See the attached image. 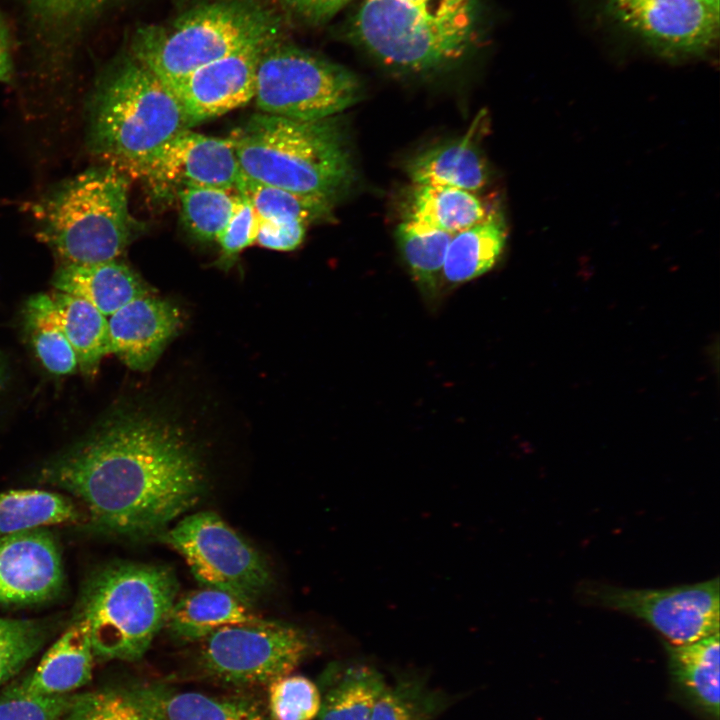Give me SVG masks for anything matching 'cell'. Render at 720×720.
Here are the masks:
<instances>
[{"mask_svg":"<svg viewBox=\"0 0 720 720\" xmlns=\"http://www.w3.org/2000/svg\"><path fill=\"white\" fill-rule=\"evenodd\" d=\"M177 592L176 576L165 566L123 562L96 571L82 591L76 616L87 625L94 657H142L165 625Z\"/></svg>","mask_w":720,"mask_h":720,"instance_id":"5","label":"cell"},{"mask_svg":"<svg viewBox=\"0 0 720 720\" xmlns=\"http://www.w3.org/2000/svg\"><path fill=\"white\" fill-rule=\"evenodd\" d=\"M239 197L237 190L207 186L186 187L176 195L185 228L203 241L217 240Z\"/></svg>","mask_w":720,"mask_h":720,"instance_id":"32","label":"cell"},{"mask_svg":"<svg viewBox=\"0 0 720 720\" xmlns=\"http://www.w3.org/2000/svg\"><path fill=\"white\" fill-rule=\"evenodd\" d=\"M59 545L45 528L0 537V605H33L56 598L64 587Z\"/></svg>","mask_w":720,"mask_h":720,"instance_id":"15","label":"cell"},{"mask_svg":"<svg viewBox=\"0 0 720 720\" xmlns=\"http://www.w3.org/2000/svg\"><path fill=\"white\" fill-rule=\"evenodd\" d=\"M350 33L385 66L425 73L454 64L471 50L477 38V12H447L402 0H364Z\"/></svg>","mask_w":720,"mask_h":720,"instance_id":"7","label":"cell"},{"mask_svg":"<svg viewBox=\"0 0 720 720\" xmlns=\"http://www.w3.org/2000/svg\"><path fill=\"white\" fill-rule=\"evenodd\" d=\"M306 227L297 220L258 218L255 243L272 250L291 251L303 242Z\"/></svg>","mask_w":720,"mask_h":720,"instance_id":"38","label":"cell"},{"mask_svg":"<svg viewBox=\"0 0 720 720\" xmlns=\"http://www.w3.org/2000/svg\"><path fill=\"white\" fill-rule=\"evenodd\" d=\"M395 235L417 288L427 300L436 299L442 288L443 266L453 234L403 220Z\"/></svg>","mask_w":720,"mask_h":720,"instance_id":"28","label":"cell"},{"mask_svg":"<svg viewBox=\"0 0 720 720\" xmlns=\"http://www.w3.org/2000/svg\"><path fill=\"white\" fill-rule=\"evenodd\" d=\"M184 129L172 90L134 57L101 80L88 105L90 152L130 179H139L158 149Z\"/></svg>","mask_w":720,"mask_h":720,"instance_id":"3","label":"cell"},{"mask_svg":"<svg viewBox=\"0 0 720 720\" xmlns=\"http://www.w3.org/2000/svg\"><path fill=\"white\" fill-rule=\"evenodd\" d=\"M241 178L231 136L212 137L188 128L158 149L139 179L155 199L169 201L190 186L237 190Z\"/></svg>","mask_w":720,"mask_h":720,"instance_id":"12","label":"cell"},{"mask_svg":"<svg viewBox=\"0 0 720 720\" xmlns=\"http://www.w3.org/2000/svg\"><path fill=\"white\" fill-rule=\"evenodd\" d=\"M625 26L672 54L699 53L718 37L719 12L704 0H607Z\"/></svg>","mask_w":720,"mask_h":720,"instance_id":"13","label":"cell"},{"mask_svg":"<svg viewBox=\"0 0 720 720\" xmlns=\"http://www.w3.org/2000/svg\"><path fill=\"white\" fill-rule=\"evenodd\" d=\"M48 635L47 625L40 621L0 617V687L39 652Z\"/></svg>","mask_w":720,"mask_h":720,"instance_id":"34","label":"cell"},{"mask_svg":"<svg viewBox=\"0 0 720 720\" xmlns=\"http://www.w3.org/2000/svg\"><path fill=\"white\" fill-rule=\"evenodd\" d=\"M675 677L708 714L719 718V633L694 642L666 644Z\"/></svg>","mask_w":720,"mask_h":720,"instance_id":"27","label":"cell"},{"mask_svg":"<svg viewBox=\"0 0 720 720\" xmlns=\"http://www.w3.org/2000/svg\"><path fill=\"white\" fill-rule=\"evenodd\" d=\"M257 226L258 217L252 205L240 194L234 213L216 240L223 265L231 263L242 250L255 243Z\"/></svg>","mask_w":720,"mask_h":720,"instance_id":"37","label":"cell"},{"mask_svg":"<svg viewBox=\"0 0 720 720\" xmlns=\"http://www.w3.org/2000/svg\"><path fill=\"white\" fill-rule=\"evenodd\" d=\"M237 191L260 219L297 220L306 225L329 219L332 201L251 180L242 174Z\"/></svg>","mask_w":720,"mask_h":720,"instance_id":"31","label":"cell"},{"mask_svg":"<svg viewBox=\"0 0 720 720\" xmlns=\"http://www.w3.org/2000/svg\"><path fill=\"white\" fill-rule=\"evenodd\" d=\"M24 326L37 358L48 372L65 376L78 370L75 352L49 293H39L27 300Z\"/></svg>","mask_w":720,"mask_h":720,"instance_id":"29","label":"cell"},{"mask_svg":"<svg viewBox=\"0 0 720 720\" xmlns=\"http://www.w3.org/2000/svg\"><path fill=\"white\" fill-rule=\"evenodd\" d=\"M94 658L87 625L75 618L20 681L27 692L37 695L74 693L91 682Z\"/></svg>","mask_w":720,"mask_h":720,"instance_id":"19","label":"cell"},{"mask_svg":"<svg viewBox=\"0 0 720 720\" xmlns=\"http://www.w3.org/2000/svg\"><path fill=\"white\" fill-rule=\"evenodd\" d=\"M448 12H477V0H402Z\"/></svg>","mask_w":720,"mask_h":720,"instance_id":"41","label":"cell"},{"mask_svg":"<svg viewBox=\"0 0 720 720\" xmlns=\"http://www.w3.org/2000/svg\"><path fill=\"white\" fill-rule=\"evenodd\" d=\"M314 650L302 628L273 620L229 625L202 639L200 662L213 677L237 685L270 684Z\"/></svg>","mask_w":720,"mask_h":720,"instance_id":"10","label":"cell"},{"mask_svg":"<svg viewBox=\"0 0 720 720\" xmlns=\"http://www.w3.org/2000/svg\"><path fill=\"white\" fill-rule=\"evenodd\" d=\"M159 536L183 557L201 587L226 592L249 607L272 587L266 561L215 512L190 514Z\"/></svg>","mask_w":720,"mask_h":720,"instance_id":"9","label":"cell"},{"mask_svg":"<svg viewBox=\"0 0 720 720\" xmlns=\"http://www.w3.org/2000/svg\"><path fill=\"white\" fill-rule=\"evenodd\" d=\"M269 45L236 51L167 85L180 104L188 128L226 114L254 98L258 62Z\"/></svg>","mask_w":720,"mask_h":720,"instance_id":"14","label":"cell"},{"mask_svg":"<svg viewBox=\"0 0 720 720\" xmlns=\"http://www.w3.org/2000/svg\"><path fill=\"white\" fill-rule=\"evenodd\" d=\"M360 96L353 72L306 50L272 43L259 59L253 99L261 113L320 120L348 109Z\"/></svg>","mask_w":720,"mask_h":720,"instance_id":"8","label":"cell"},{"mask_svg":"<svg viewBox=\"0 0 720 720\" xmlns=\"http://www.w3.org/2000/svg\"><path fill=\"white\" fill-rule=\"evenodd\" d=\"M12 76V60L10 53L9 34L6 24L0 15V82L10 81Z\"/></svg>","mask_w":720,"mask_h":720,"instance_id":"42","label":"cell"},{"mask_svg":"<svg viewBox=\"0 0 720 720\" xmlns=\"http://www.w3.org/2000/svg\"><path fill=\"white\" fill-rule=\"evenodd\" d=\"M129 183L126 175L102 164L57 184L31 207L39 241L60 264L118 259L134 227Z\"/></svg>","mask_w":720,"mask_h":720,"instance_id":"4","label":"cell"},{"mask_svg":"<svg viewBox=\"0 0 720 720\" xmlns=\"http://www.w3.org/2000/svg\"><path fill=\"white\" fill-rule=\"evenodd\" d=\"M387 685L384 675L368 663L358 660L331 663L323 676L316 720H370Z\"/></svg>","mask_w":720,"mask_h":720,"instance_id":"20","label":"cell"},{"mask_svg":"<svg viewBox=\"0 0 720 720\" xmlns=\"http://www.w3.org/2000/svg\"><path fill=\"white\" fill-rule=\"evenodd\" d=\"M506 240L503 216L496 211L483 221L455 233L447 248L443 281L454 286L482 276L495 265Z\"/></svg>","mask_w":720,"mask_h":720,"instance_id":"23","label":"cell"},{"mask_svg":"<svg viewBox=\"0 0 720 720\" xmlns=\"http://www.w3.org/2000/svg\"><path fill=\"white\" fill-rule=\"evenodd\" d=\"M152 720H270L254 702L197 692L137 688Z\"/></svg>","mask_w":720,"mask_h":720,"instance_id":"24","label":"cell"},{"mask_svg":"<svg viewBox=\"0 0 720 720\" xmlns=\"http://www.w3.org/2000/svg\"><path fill=\"white\" fill-rule=\"evenodd\" d=\"M84 509L71 497L41 489L0 492V537L60 524L86 523Z\"/></svg>","mask_w":720,"mask_h":720,"instance_id":"25","label":"cell"},{"mask_svg":"<svg viewBox=\"0 0 720 720\" xmlns=\"http://www.w3.org/2000/svg\"><path fill=\"white\" fill-rule=\"evenodd\" d=\"M278 28L275 15L258 0H217L169 24L140 29L133 57L170 85L226 55L273 43Z\"/></svg>","mask_w":720,"mask_h":720,"instance_id":"6","label":"cell"},{"mask_svg":"<svg viewBox=\"0 0 720 720\" xmlns=\"http://www.w3.org/2000/svg\"><path fill=\"white\" fill-rule=\"evenodd\" d=\"M107 319L110 353L139 371L154 365L180 322L172 304L151 294L129 302Z\"/></svg>","mask_w":720,"mask_h":720,"instance_id":"16","label":"cell"},{"mask_svg":"<svg viewBox=\"0 0 720 720\" xmlns=\"http://www.w3.org/2000/svg\"><path fill=\"white\" fill-rule=\"evenodd\" d=\"M451 697L416 674L400 675L378 699L370 720H437Z\"/></svg>","mask_w":720,"mask_h":720,"instance_id":"30","label":"cell"},{"mask_svg":"<svg viewBox=\"0 0 720 720\" xmlns=\"http://www.w3.org/2000/svg\"><path fill=\"white\" fill-rule=\"evenodd\" d=\"M62 720H152L136 689L76 693Z\"/></svg>","mask_w":720,"mask_h":720,"instance_id":"33","label":"cell"},{"mask_svg":"<svg viewBox=\"0 0 720 720\" xmlns=\"http://www.w3.org/2000/svg\"><path fill=\"white\" fill-rule=\"evenodd\" d=\"M262 619L252 611V607L232 595L202 587L175 600L165 625L175 637L195 641L225 626Z\"/></svg>","mask_w":720,"mask_h":720,"instance_id":"21","label":"cell"},{"mask_svg":"<svg viewBox=\"0 0 720 720\" xmlns=\"http://www.w3.org/2000/svg\"><path fill=\"white\" fill-rule=\"evenodd\" d=\"M581 598L592 605L633 616L680 645L719 633V578L661 589H634L585 583Z\"/></svg>","mask_w":720,"mask_h":720,"instance_id":"11","label":"cell"},{"mask_svg":"<svg viewBox=\"0 0 720 720\" xmlns=\"http://www.w3.org/2000/svg\"><path fill=\"white\" fill-rule=\"evenodd\" d=\"M75 695H37L15 680L0 692V720H62Z\"/></svg>","mask_w":720,"mask_h":720,"instance_id":"36","label":"cell"},{"mask_svg":"<svg viewBox=\"0 0 720 720\" xmlns=\"http://www.w3.org/2000/svg\"><path fill=\"white\" fill-rule=\"evenodd\" d=\"M230 136L251 180L332 202L352 184V159L335 116L297 120L260 112Z\"/></svg>","mask_w":720,"mask_h":720,"instance_id":"2","label":"cell"},{"mask_svg":"<svg viewBox=\"0 0 720 720\" xmlns=\"http://www.w3.org/2000/svg\"><path fill=\"white\" fill-rule=\"evenodd\" d=\"M715 11L719 12V0H704Z\"/></svg>","mask_w":720,"mask_h":720,"instance_id":"44","label":"cell"},{"mask_svg":"<svg viewBox=\"0 0 720 720\" xmlns=\"http://www.w3.org/2000/svg\"><path fill=\"white\" fill-rule=\"evenodd\" d=\"M478 119L461 138L431 146L412 157L406 165L412 183L447 186L474 193L484 188L489 170L475 141Z\"/></svg>","mask_w":720,"mask_h":720,"instance_id":"18","label":"cell"},{"mask_svg":"<svg viewBox=\"0 0 720 720\" xmlns=\"http://www.w3.org/2000/svg\"><path fill=\"white\" fill-rule=\"evenodd\" d=\"M43 19L56 24L81 21L98 10L106 0H28Z\"/></svg>","mask_w":720,"mask_h":720,"instance_id":"39","label":"cell"},{"mask_svg":"<svg viewBox=\"0 0 720 720\" xmlns=\"http://www.w3.org/2000/svg\"><path fill=\"white\" fill-rule=\"evenodd\" d=\"M350 0H281L283 5L298 18L317 24L332 18Z\"/></svg>","mask_w":720,"mask_h":720,"instance_id":"40","label":"cell"},{"mask_svg":"<svg viewBox=\"0 0 720 720\" xmlns=\"http://www.w3.org/2000/svg\"><path fill=\"white\" fill-rule=\"evenodd\" d=\"M490 213L474 192L413 184L406 199L404 220L454 235L483 221Z\"/></svg>","mask_w":720,"mask_h":720,"instance_id":"22","label":"cell"},{"mask_svg":"<svg viewBox=\"0 0 720 720\" xmlns=\"http://www.w3.org/2000/svg\"><path fill=\"white\" fill-rule=\"evenodd\" d=\"M49 294L75 352L78 370L84 376H94L102 359L110 354L107 317L80 297L55 290Z\"/></svg>","mask_w":720,"mask_h":720,"instance_id":"26","label":"cell"},{"mask_svg":"<svg viewBox=\"0 0 720 720\" xmlns=\"http://www.w3.org/2000/svg\"><path fill=\"white\" fill-rule=\"evenodd\" d=\"M6 378H7V367H6L5 361L0 353V389L5 384Z\"/></svg>","mask_w":720,"mask_h":720,"instance_id":"43","label":"cell"},{"mask_svg":"<svg viewBox=\"0 0 720 720\" xmlns=\"http://www.w3.org/2000/svg\"><path fill=\"white\" fill-rule=\"evenodd\" d=\"M51 283L55 291L90 302L106 317L151 294L142 278L118 259L86 265L59 264Z\"/></svg>","mask_w":720,"mask_h":720,"instance_id":"17","label":"cell"},{"mask_svg":"<svg viewBox=\"0 0 720 720\" xmlns=\"http://www.w3.org/2000/svg\"><path fill=\"white\" fill-rule=\"evenodd\" d=\"M321 706L319 687L301 675H285L269 684L274 720H315Z\"/></svg>","mask_w":720,"mask_h":720,"instance_id":"35","label":"cell"},{"mask_svg":"<svg viewBox=\"0 0 720 720\" xmlns=\"http://www.w3.org/2000/svg\"><path fill=\"white\" fill-rule=\"evenodd\" d=\"M40 482L73 496L95 532L160 535L200 499V459L175 426L139 412L105 418L39 471Z\"/></svg>","mask_w":720,"mask_h":720,"instance_id":"1","label":"cell"}]
</instances>
